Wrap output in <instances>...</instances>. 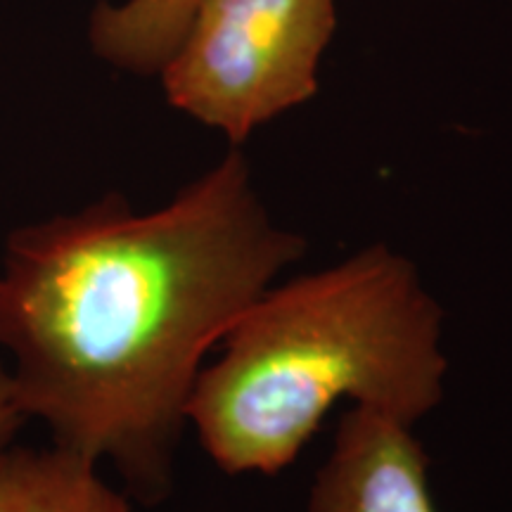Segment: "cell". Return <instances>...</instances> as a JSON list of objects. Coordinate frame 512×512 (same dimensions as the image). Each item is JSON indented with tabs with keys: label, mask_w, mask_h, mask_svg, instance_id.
Masks as SVG:
<instances>
[{
	"label": "cell",
	"mask_w": 512,
	"mask_h": 512,
	"mask_svg": "<svg viewBox=\"0 0 512 512\" xmlns=\"http://www.w3.org/2000/svg\"><path fill=\"white\" fill-rule=\"evenodd\" d=\"M427 467L411 427L356 406L313 479L309 512H437Z\"/></svg>",
	"instance_id": "obj_4"
},
{
	"label": "cell",
	"mask_w": 512,
	"mask_h": 512,
	"mask_svg": "<svg viewBox=\"0 0 512 512\" xmlns=\"http://www.w3.org/2000/svg\"><path fill=\"white\" fill-rule=\"evenodd\" d=\"M200 0H124L100 3L88 38L95 55L133 74H159L171 60Z\"/></svg>",
	"instance_id": "obj_6"
},
{
	"label": "cell",
	"mask_w": 512,
	"mask_h": 512,
	"mask_svg": "<svg viewBox=\"0 0 512 512\" xmlns=\"http://www.w3.org/2000/svg\"><path fill=\"white\" fill-rule=\"evenodd\" d=\"M24 422L27 420H24L15 401V394H12L8 368H5L3 358H0V451L12 444V439L22 430Z\"/></svg>",
	"instance_id": "obj_7"
},
{
	"label": "cell",
	"mask_w": 512,
	"mask_h": 512,
	"mask_svg": "<svg viewBox=\"0 0 512 512\" xmlns=\"http://www.w3.org/2000/svg\"><path fill=\"white\" fill-rule=\"evenodd\" d=\"M335 31V0H200L159 72L166 100L242 143L311 100Z\"/></svg>",
	"instance_id": "obj_3"
},
{
	"label": "cell",
	"mask_w": 512,
	"mask_h": 512,
	"mask_svg": "<svg viewBox=\"0 0 512 512\" xmlns=\"http://www.w3.org/2000/svg\"><path fill=\"white\" fill-rule=\"evenodd\" d=\"M444 311L387 245L268 287L202 368L188 422L228 475H278L335 403L413 427L444 399Z\"/></svg>",
	"instance_id": "obj_2"
},
{
	"label": "cell",
	"mask_w": 512,
	"mask_h": 512,
	"mask_svg": "<svg viewBox=\"0 0 512 512\" xmlns=\"http://www.w3.org/2000/svg\"><path fill=\"white\" fill-rule=\"evenodd\" d=\"M306 242L233 150L164 207L107 195L19 226L0 254V349L24 420L159 505L202 361Z\"/></svg>",
	"instance_id": "obj_1"
},
{
	"label": "cell",
	"mask_w": 512,
	"mask_h": 512,
	"mask_svg": "<svg viewBox=\"0 0 512 512\" xmlns=\"http://www.w3.org/2000/svg\"><path fill=\"white\" fill-rule=\"evenodd\" d=\"M100 465L50 446L0 451V512H133L131 498L102 479Z\"/></svg>",
	"instance_id": "obj_5"
}]
</instances>
